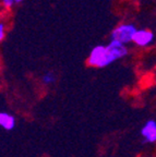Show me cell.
<instances>
[{
  "mask_svg": "<svg viewBox=\"0 0 156 157\" xmlns=\"http://www.w3.org/2000/svg\"><path fill=\"white\" fill-rule=\"evenodd\" d=\"M128 55L127 46L118 40L110 39L107 45H97L91 50L88 64L95 68H105Z\"/></svg>",
  "mask_w": 156,
  "mask_h": 157,
  "instance_id": "1",
  "label": "cell"
},
{
  "mask_svg": "<svg viewBox=\"0 0 156 157\" xmlns=\"http://www.w3.org/2000/svg\"><path fill=\"white\" fill-rule=\"evenodd\" d=\"M137 26L132 23H121L112 29L110 38L127 45L129 43H132L134 33L137 32Z\"/></svg>",
  "mask_w": 156,
  "mask_h": 157,
  "instance_id": "2",
  "label": "cell"
},
{
  "mask_svg": "<svg viewBox=\"0 0 156 157\" xmlns=\"http://www.w3.org/2000/svg\"><path fill=\"white\" fill-rule=\"evenodd\" d=\"M155 42V35L150 29H137V32L134 33L132 43L135 44L139 47H150Z\"/></svg>",
  "mask_w": 156,
  "mask_h": 157,
  "instance_id": "3",
  "label": "cell"
},
{
  "mask_svg": "<svg viewBox=\"0 0 156 157\" xmlns=\"http://www.w3.org/2000/svg\"><path fill=\"white\" fill-rule=\"evenodd\" d=\"M141 135L147 143H156V121L149 120L141 129Z\"/></svg>",
  "mask_w": 156,
  "mask_h": 157,
  "instance_id": "4",
  "label": "cell"
},
{
  "mask_svg": "<svg viewBox=\"0 0 156 157\" xmlns=\"http://www.w3.org/2000/svg\"><path fill=\"white\" fill-rule=\"evenodd\" d=\"M0 127L5 130H12L15 127V118L11 113L1 111L0 113Z\"/></svg>",
  "mask_w": 156,
  "mask_h": 157,
  "instance_id": "5",
  "label": "cell"
},
{
  "mask_svg": "<svg viewBox=\"0 0 156 157\" xmlns=\"http://www.w3.org/2000/svg\"><path fill=\"white\" fill-rule=\"evenodd\" d=\"M55 81H56V76H55V74L53 72L48 71L43 74V76H41V82L45 85H50V84L55 83Z\"/></svg>",
  "mask_w": 156,
  "mask_h": 157,
  "instance_id": "6",
  "label": "cell"
},
{
  "mask_svg": "<svg viewBox=\"0 0 156 157\" xmlns=\"http://www.w3.org/2000/svg\"><path fill=\"white\" fill-rule=\"evenodd\" d=\"M6 36V25L3 22H0V42H2V39Z\"/></svg>",
  "mask_w": 156,
  "mask_h": 157,
  "instance_id": "7",
  "label": "cell"
},
{
  "mask_svg": "<svg viewBox=\"0 0 156 157\" xmlns=\"http://www.w3.org/2000/svg\"><path fill=\"white\" fill-rule=\"evenodd\" d=\"M2 3L6 8H11L14 5V0H2Z\"/></svg>",
  "mask_w": 156,
  "mask_h": 157,
  "instance_id": "8",
  "label": "cell"
},
{
  "mask_svg": "<svg viewBox=\"0 0 156 157\" xmlns=\"http://www.w3.org/2000/svg\"><path fill=\"white\" fill-rule=\"evenodd\" d=\"M23 0H14V2L15 3H20V2H22Z\"/></svg>",
  "mask_w": 156,
  "mask_h": 157,
  "instance_id": "9",
  "label": "cell"
}]
</instances>
